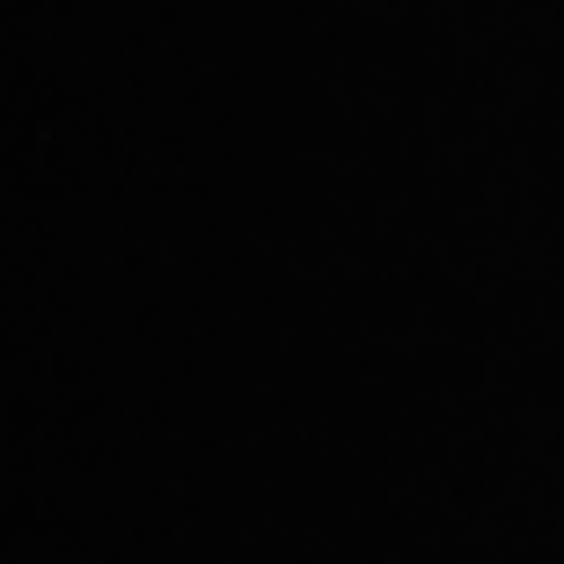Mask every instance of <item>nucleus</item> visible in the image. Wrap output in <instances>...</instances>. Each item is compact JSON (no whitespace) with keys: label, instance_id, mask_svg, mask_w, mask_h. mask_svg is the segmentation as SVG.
I'll return each instance as SVG.
<instances>
[]
</instances>
